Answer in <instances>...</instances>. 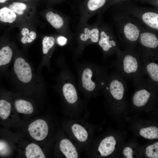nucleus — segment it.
<instances>
[{
	"instance_id": "1",
	"label": "nucleus",
	"mask_w": 158,
	"mask_h": 158,
	"mask_svg": "<svg viewBox=\"0 0 158 158\" xmlns=\"http://www.w3.org/2000/svg\"><path fill=\"white\" fill-rule=\"evenodd\" d=\"M13 58L11 77L14 87L28 95L42 94L46 86L41 73L25 57L17 55Z\"/></svg>"
},
{
	"instance_id": "2",
	"label": "nucleus",
	"mask_w": 158,
	"mask_h": 158,
	"mask_svg": "<svg viewBox=\"0 0 158 158\" xmlns=\"http://www.w3.org/2000/svg\"><path fill=\"white\" fill-rule=\"evenodd\" d=\"M78 75V87L85 93H92L103 88L108 79L104 70L89 62L75 65Z\"/></svg>"
},
{
	"instance_id": "3",
	"label": "nucleus",
	"mask_w": 158,
	"mask_h": 158,
	"mask_svg": "<svg viewBox=\"0 0 158 158\" xmlns=\"http://www.w3.org/2000/svg\"><path fill=\"white\" fill-rule=\"evenodd\" d=\"M100 33L99 22L92 25L87 23H79L77 31V46L75 52L76 57H79L87 46L97 44Z\"/></svg>"
},
{
	"instance_id": "4",
	"label": "nucleus",
	"mask_w": 158,
	"mask_h": 158,
	"mask_svg": "<svg viewBox=\"0 0 158 158\" xmlns=\"http://www.w3.org/2000/svg\"><path fill=\"white\" fill-rule=\"evenodd\" d=\"M118 21L117 25L119 36L122 40L130 44H134L138 41L142 30L138 24L128 18Z\"/></svg>"
},
{
	"instance_id": "5",
	"label": "nucleus",
	"mask_w": 158,
	"mask_h": 158,
	"mask_svg": "<svg viewBox=\"0 0 158 158\" xmlns=\"http://www.w3.org/2000/svg\"><path fill=\"white\" fill-rule=\"evenodd\" d=\"M97 44L104 54L107 56L117 50L118 44L112 30L105 25L100 26L99 37Z\"/></svg>"
},
{
	"instance_id": "6",
	"label": "nucleus",
	"mask_w": 158,
	"mask_h": 158,
	"mask_svg": "<svg viewBox=\"0 0 158 158\" xmlns=\"http://www.w3.org/2000/svg\"><path fill=\"white\" fill-rule=\"evenodd\" d=\"M42 44L43 57L37 70L40 73L44 67H46L50 71H51L50 60L56 44L55 39L53 36H44L42 40Z\"/></svg>"
},
{
	"instance_id": "7",
	"label": "nucleus",
	"mask_w": 158,
	"mask_h": 158,
	"mask_svg": "<svg viewBox=\"0 0 158 158\" xmlns=\"http://www.w3.org/2000/svg\"><path fill=\"white\" fill-rule=\"evenodd\" d=\"M107 0H87L80 10L79 23H87L94 14L99 13L103 9Z\"/></svg>"
},
{
	"instance_id": "8",
	"label": "nucleus",
	"mask_w": 158,
	"mask_h": 158,
	"mask_svg": "<svg viewBox=\"0 0 158 158\" xmlns=\"http://www.w3.org/2000/svg\"><path fill=\"white\" fill-rule=\"evenodd\" d=\"M48 22L52 26L57 30L62 35L66 37L69 36L68 24L67 19L63 15L51 11L46 14Z\"/></svg>"
},
{
	"instance_id": "9",
	"label": "nucleus",
	"mask_w": 158,
	"mask_h": 158,
	"mask_svg": "<svg viewBox=\"0 0 158 158\" xmlns=\"http://www.w3.org/2000/svg\"><path fill=\"white\" fill-rule=\"evenodd\" d=\"M120 66L122 71L126 74L132 75L139 71L140 65L137 57L130 53H126L121 58Z\"/></svg>"
},
{
	"instance_id": "10",
	"label": "nucleus",
	"mask_w": 158,
	"mask_h": 158,
	"mask_svg": "<svg viewBox=\"0 0 158 158\" xmlns=\"http://www.w3.org/2000/svg\"><path fill=\"white\" fill-rule=\"evenodd\" d=\"M48 129L47 123L41 119L35 120L32 122L28 128L30 136L35 140L38 141L42 140L46 137Z\"/></svg>"
},
{
	"instance_id": "11",
	"label": "nucleus",
	"mask_w": 158,
	"mask_h": 158,
	"mask_svg": "<svg viewBox=\"0 0 158 158\" xmlns=\"http://www.w3.org/2000/svg\"><path fill=\"white\" fill-rule=\"evenodd\" d=\"M12 96V105L18 112L25 114H30L33 113L34 107L30 100L20 97L16 94L13 93Z\"/></svg>"
},
{
	"instance_id": "12",
	"label": "nucleus",
	"mask_w": 158,
	"mask_h": 158,
	"mask_svg": "<svg viewBox=\"0 0 158 158\" xmlns=\"http://www.w3.org/2000/svg\"><path fill=\"white\" fill-rule=\"evenodd\" d=\"M138 41L141 46L147 49L154 51L158 49V38L152 32L141 30Z\"/></svg>"
},
{
	"instance_id": "13",
	"label": "nucleus",
	"mask_w": 158,
	"mask_h": 158,
	"mask_svg": "<svg viewBox=\"0 0 158 158\" xmlns=\"http://www.w3.org/2000/svg\"><path fill=\"white\" fill-rule=\"evenodd\" d=\"M145 71L152 80L158 82V64L157 58L152 54L149 55L145 60Z\"/></svg>"
},
{
	"instance_id": "14",
	"label": "nucleus",
	"mask_w": 158,
	"mask_h": 158,
	"mask_svg": "<svg viewBox=\"0 0 158 158\" xmlns=\"http://www.w3.org/2000/svg\"><path fill=\"white\" fill-rule=\"evenodd\" d=\"M13 50L9 45L0 49V73L5 71L13 58Z\"/></svg>"
},
{
	"instance_id": "15",
	"label": "nucleus",
	"mask_w": 158,
	"mask_h": 158,
	"mask_svg": "<svg viewBox=\"0 0 158 158\" xmlns=\"http://www.w3.org/2000/svg\"><path fill=\"white\" fill-rule=\"evenodd\" d=\"M139 18L147 27L153 30H158V13L153 11L141 13Z\"/></svg>"
},
{
	"instance_id": "16",
	"label": "nucleus",
	"mask_w": 158,
	"mask_h": 158,
	"mask_svg": "<svg viewBox=\"0 0 158 158\" xmlns=\"http://www.w3.org/2000/svg\"><path fill=\"white\" fill-rule=\"evenodd\" d=\"M116 144V141L113 136L107 137L103 139L100 143L98 147V151L102 156H108L114 152Z\"/></svg>"
},
{
	"instance_id": "17",
	"label": "nucleus",
	"mask_w": 158,
	"mask_h": 158,
	"mask_svg": "<svg viewBox=\"0 0 158 158\" xmlns=\"http://www.w3.org/2000/svg\"><path fill=\"white\" fill-rule=\"evenodd\" d=\"M61 151L67 158H77L78 154L76 149L73 143L69 140L64 139L59 144Z\"/></svg>"
},
{
	"instance_id": "18",
	"label": "nucleus",
	"mask_w": 158,
	"mask_h": 158,
	"mask_svg": "<svg viewBox=\"0 0 158 158\" xmlns=\"http://www.w3.org/2000/svg\"><path fill=\"white\" fill-rule=\"evenodd\" d=\"M151 96L150 93L145 88H142L137 91L132 98L133 104L137 107L145 105Z\"/></svg>"
},
{
	"instance_id": "19",
	"label": "nucleus",
	"mask_w": 158,
	"mask_h": 158,
	"mask_svg": "<svg viewBox=\"0 0 158 158\" xmlns=\"http://www.w3.org/2000/svg\"><path fill=\"white\" fill-rule=\"evenodd\" d=\"M25 156L27 158H45V156L40 147L34 143H30L26 147Z\"/></svg>"
},
{
	"instance_id": "20",
	"label": "nucleus",
	"mask_w": 158,
	"mask_h": 158,
	"mask_svg": "<svg viewBox=\"0 0 158 158\" xmlns=\"http://www.w3.org/2000/svg\"><path fill=\"white\" fill-rule=\"evenodd\" d=\"M12 105L11 97L10 99L0 98V118L5 120L9 116Z\"/></svg>"
},
{
	"instance_id": "21",
	"label": "nucleus",
	"mask_w": 158,
	"mask_h": 158,
	"mask_svg": "<svg viewBox=\"0 0 158 158\" xmlns=\"http://www.w3.org/2000/svg\"><path fill=\"white\" fill-rule=\"evenodd\" d=\"M16 14L9 8L4 7L0 9V21L11 23L16 20Z\"/></svg>"
},
{
	"instance_id": "22",
	"label": "nucleus",
	"mask_w": 158,
	"mask_h": 158,
	"mask_svg": "<svg viewBox=\"0 0 158 158\" xmlns=\"http://www.w3.org/2000/svg\"><path fill=\"white\" fill-rule=\"evenodd\" d=\"M72 132L76 139L81 142L86 141L88 138V133L82 126L78 124H74L71 127Z\"/></svg>"
},
{
	"instance_id": "23",
	"label": "nucleus",
	"mask_w": 158,
	"mask_h": 158,
	"mask_svg": "<svg viewBox=\"0 0 158 158\" xmlns=\"http://www.w3.org/2000/svg\"><path fill=\"white\" fill-rule=\"evenodd\" d=\"M140 135L145 138L152 140L158 138V128L151 126L141 129L139 132Z\"/></svg>"
},
{
	"instance_id": "24",
	"label": "nucleus",
	"mask_w": 158,
	"mask_h": 158,
	"mask_svg": "<svg viewBox=\"0 0 158 158\" xmlns=\"http://www.w3.org/2000/svg\"><path fill=\"white\" fill-rule=\"evenodd\" d=\"M21 33L23 37L21 39V41L23 44L31 43L36 37V34L35 31L30 32L29 29L26 28L22 29Z\"/></svg>"
},
{
	"instance_id": "25",
	"label": "nucleus",
	"mask_w": 158,
	"mask_h": 158,
	"mask_svg": "<svg viewBox=\"0 0 158 158\" xmlns=\"http://www.w3.org/2000/svg\"><path fill=\"white\" fill-rule=\"evenodd\" d=\"M8 8L16 14L21 16L25 14L27 6L25 4L23 3L14 2L9 5Z\"/></svg>"
},
{
	"instance_id": "26",
	"label": "nucleus",
	"mask_w": 158,
	"mask_h": 158,
	"mask_svg": "<svg viewBox=\"0 0 158 158\" xmlns=\"http://www.w3.org/2000/svg\"><path fill=\"white\" fill-rule=\"evenodd\" d=\"M146 156L150 158H158V142L148 146L146 148Z\"/></svg>"
},
{
	"instance_id": "27",
	"label": "nucleus",
	"mask_w": 158,
	"mask_h": 158,
	"mask_svg": "<svg viewBox=\"0 0 158 158\" xmlns=\"http://www.w3.org/2000/svg\"><path fill=\"white\" fill-rule=\"evenodd\" d=\"M9 151V148L6 142L0 140V154L2 155L7 154Z\"/></svg>"
},
{
	"instance_id": "28",
	"label": "nucleus",
	"mask_w": 158,
	"mask_h": 158,
	"mask_svg": "<svg viewBox=\"0 0 158 158\" xmlns=\"http://www.w3.org/2000/svg\"><path fill=\"white\" fill-rule=\"evenodd\" d=\"M133 150L130 147H126L123 151L124 155L127 158H133Z\"/></svg>"
},
{
	"instance_id": "29",
	"label": "nucleus",
	"mask_w": 158,
	"mask_h": 158,
	"mask_svg": "<svg viewBox=\"0 0 158 158\" xmlns=\"http://www.w3.org/2000/svg\"><path fill=\"white\" fill-rule=\"evenodd\" d=\"M68 40L67 38L63 35L58 37L57 39V42L60 46H63L67 43Z\"/></svg>"
},
{
	"instance_id": "30",
	"label": "nucleus",
	"mask_w": 158,
	"mask_h": 158,
	"mask_svg": "<svg viewBox=\"0 0 158 158\" xmlns=\"http://www.w3.org/2000/svg\"><path fill=\"white\" fill-rule=\"evenodd\" d=\"M8 0H0V3H4Z\"/></svg>"
},
{
	"instance_id": "31",
	"label": "nucleus",
	"mask_w": 158,
	"mask_h": 158,
	"mask_svg": "<svg viewBox=\"0 0 158 158\" xmlns=\"http://www.w3.org/2000/svg\"><path fill=\"white\" fill-rule=\"evenodd\" d=\"M25 0V1H26V0Z\"/></svg>"
}]
</instances>
